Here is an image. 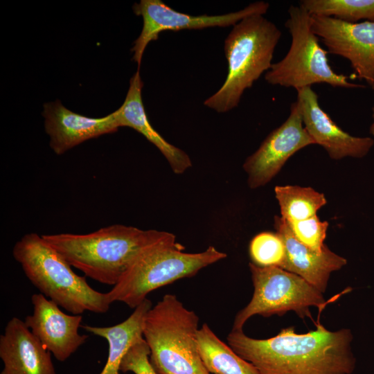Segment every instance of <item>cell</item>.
<instances>
[{
    "mask_svg": "<svg viewBox=\"0 0 374 374\" xmlns=\"http://www.w3.org/2000/svg\"><path fill=\"white\" fill-rule=\"evenodd\" d=\"M199 317L167 294L148 312L143 336L158 374H211L198 350Z\"/></svg>",
    "mask_w": 374,
    "mask_h": 374,
    "instance_id": "obj_6",
    "label": "cell"
},
{
    "mask_svg": "<svg viewBox=\"0 0 374 374\" xmlns=\"http://www.w3.org/2000/svg\"><path fill=\"white\" fill-rule=\"evenodd\" d=\"M226 339L260 374H352L355 368L348 328L331 331L319 323L316 330L297 334L290 326L265 339L231 330Z\"/></svg>",
    "mask_w": 374,
    "mask_h": 374,
    "instance_id": "obj_1",
    "label": "cell"
},
{
    "mask_svg": "<svg viewBox=\"0 0 374 374\" xmlns=\"http://www.w3.org/2000/svg\"><path fill=\"white\" fill-rule=\"evenodd\" d=\"M0 374H56L51 353L35 337L24 321L12 317L0 336Z\"/></svg>",
    "mask_w": 374,
    "mask_h": 374,
    "instance_id": "obj_16",
    "label": "cell"
},
{
    "mask_svg": "<svg viewBox=\"0 0 374 374\" xmlns=\"http://www.w3.org/2000/svg\"><path fill=\"white\" fill-rule=\"evenodd\" d=\"M139 69H137L130 80L123 103L114 112L117 124L119 127H129L141 134L161 152L172 171L181 175L191 167V160L187 153L165 140L150 124L143 103V82Z\"/></svg>",
    "mask_w": 374,
    "mask_h": 374,
    "instance_id": "obj_17",
    "label": "cell"
},
{
    "mask_svg": "<svg viewBox=\"0 0 374 374\" xmlns=\"http://www.w3.org/2000/svg\"><path fill=\"white\" fill-rule=\"evenodd\" d=\"M303 123L314 141L323 147L332 159L364 157L374 145L369 136H355L343 130L321 108L312 87L296 90Z\"/></svg>",
    "mask_w": 374,
    "mask_h": 374,
    "instance_id": "obj_13",
    "label": "cell"
},
{
    "mask_svg": "<svg viewBox=\"0 0 374 374\" xmlns=\"http://www.w3.org/2000/svg\"><path fill=\"white\" fill-rule=\"evenodd\" d=\"M252 263L260 267H281L285 258V247L276 232L265 231L255 235L249 244Z\"/></svg>",
    "mask_w": 374,
    "mask_h": 374,
    "instance_id": "obj_22",
    "label": "cell"
},
{
    "mask_svg": "<svg viewBox=\"0 0 374 374\" xmlns=\"http://www.w3.org/2000/svg\"><path fill=\"white\" fill-rule=\"evenodd\" d=\"M201 359L211 374H260L251 363L240 357L204 323L197 332Z\"/></svg>",
    "mask_w": 374,
    "mask_h": 374,
    "instance_id": "obj_19",
    "label": "cell"
},
{
    "mask_svg": "<svg viewBox=\"0 0 374 374\" xmlns=\"http://www.w3.org/2000/svg\"><path fill=\"white\" fill-rule=\"evenodd\" d=\"M285 26L291 35V45L285 56L272 64L265 79L270 84L298 90L325 83L334 87L359 88L349 77L336 73L330 66L328 52L320 44L311 26V15L300 5H292Z\"/></svg>",
    "mask_w": 374,
    "mask_h": 374,
    "instance_id": "obj_7",
    "label": "cell"
},
{
    "mask_svg": "<svg viewBox=\"0 0 374 374\" xmlns=\"http://www.w3.org/2000/svg\"><path fill=\"white\" fill-rule=\"evenodd\" d=\"M281 35L277 26L260 14L246 17L233 26L224 45L228 62L226 80L204 105L219 113L237 107L244 91L271 67Z\"/></svg>",
    "mask_w": 374,
    "mask_h": 374,
    "instance_id": "obj_5",
    "label": "cell"
},
{
    "mask_svg": "<svg viewBox=\"0 0 374 374\" xmlns=\"http://www.w3.org/2000/svg\"><path fill=\"white\" fill-rule=\"evenodd\" d=\"M274 193L280 206V217L287 222L315 216L317 211L327 204L323 193L311 187L276 186Z\"/></svg>",
    "mask_w": 374,
    "mask_h": 374,
    "instance_id": "obj_20",
    "label": "cell"
},
{
    "mask_svg": "<svg viewBox=\"0 0 374 374\" xmlns=\"http://www.w3.org/2000/svg\"><path fill=\"white\" fill-rule=\"evenodd\" d=\"M44 127L50 138V147L62 154L84 141L119 128L114 112L102 118H90L66 108L60 100L44 105Z\"/></svg>",
    "mask_w": 374,
    "mask_h": 374,
    "instance_id": "obj_14",
    "label": "cell"
},
{
    "mask_svg": "<svg viewBox=\"0 0 374 374\" xmlns=\"http://www.w3.org/2000/svg\"><path fill=\"white\" fill-rule=\"evenodd\" d=\"M374 90V88H373ZM372 118H373V123H371L370 128H369V132L370 134L374 136V105L372 107Z\"/></svg>",
    "mask_w": 374,
    "mask_h": 374,
    "instance_id": "obj_25",
    "label": "cell"
},
{
    "mask_svg": "<svg viewBox=\"0 0 374 374\" xmlns=\"http://www.w3.org/2000/svg\"><path fill=\"white\" fill-rule=\"evenodd\" d=\"M299 5L310 15L334 17L350 23L374 21V0H302Z\"/></svg>",
    "mask_w": 374,
    "mask_h": 374,
    "instance_id": "obj_21",
    "label": "cell"
},
{
    "mask_svg": "<svg viewBox=\"0 0 374 374\" xmlns=\"http://www.w3.org/2000/svg\"><path fill=\"white\" fill-rule=\"evenodd\" d=\"M166 233L112 224L85 234L62 233L42 236L86 277L114 286L136 256Z\"/></svg>",
    "mask_w": 374,
    "mask_h": 374,
    "instance_id": "obj_2",
    "label": "cell"
},
{
    "mask_svg": "<svg viewBox=\"0 0 374 374\" xmlns=\"http://www.w3.org/2000/svg\"><path fill=\"white\" fill-rule=\"evenodd\" d=\"M150 348L144 338L133 344L122 359L120 371L134 374H158L150 362Z\"/></svg>",
    "mask_w": 374,
    "mask_h": 374,
    "instance_id": "obj_24",
    "label": "cell"
},
{
    "mask_svg": "<svg viewBox=\"0 0 374 374\" xmlns=\"http://www.w3.org/2000/svg\"><path fill=\"white\" fill-rule=\"evenodd\" d=\"M269 7V3L259 1L234 12L194 16L176 11L161 0H141L133 6L134 13L143 18L141 34L131 49L134 53L133 60L140 68L145 48L150 42L157 40L163 31L234 26L246 17L256 14L265 15Z\"/></svg>",
    "mask_w": 374,
    "mask_h": 374,
    "instance_id": "obj_9",
    "label": "cell"
},
{
    "mask_svg": "<svg viewBox=\"0 0 374 374\" xmlns=\"http://www.w3.org/2000/svg\"><path fill=\"white\" fill-rule=\"evenodd\" d=\"M274 228L285 247V258L280 268L294 273L323 294L330 274L347 263L345 258L332 251L326 244L321 251H315L300 242L285 220L274 217Z\"/></svg>",
    "mask_w": 374,
    "mask_h": 374,
    "instance_id": "obj_15",
    "label": "cell"
},
{
    "mask_svg": "<svg viewBox=\"0 0 374 374\" xmlns=\"http://www.w3.org/2000/svg\"><path fill=\"white\" fill-rule=\"evenodd\" d=\"M12 256L41 294L72 314L85 311L102 314L109 310L107 293L96 291L84 276L75 274L42 235H23L15 244Z\"/></svg>",
    "mask_w": 374,
    "mask_h": 374,
    "instance_id": "obj_4",
    "label": "cell"
},
{
    "mask_svg": "<svg viewBox=\"0 0 374 374\" xmlns=\"http://www.w3.org/2000/svg\"><path fill=\"white\" fill-rule=\"evenodd\" d=\"M311 26L328 53L348 60L357 77L374 88V21L311 15Z\"/></svg>",
    "mask_w": 374,
    "mask_h": 374,
    "instance_id": "obj_11",
    "label": "cell"
},
{
    "mask_svg": "<svg viewBox=\"0 0 374 374\" xmlns=\"http://www.w3.org/2000/svg\"><path fill=\"white\" fill-rule=\"evenodd\" d=\"M31 302L33 312L26 317V325L57 360H66L89 337L78 332L82 316L64 313L41 293L33 294Z\"/></svg>",
    "mask_w": 374,
    "mask_h": 374,
    "instance_id": "obj_12",
    "label": "cell"
},
{
    "mask_svg": "<svg viewBox=\"0 0 374 374\" xmlns=\"http://www.w3.org/2000/svg\"><path fill=\"white\" fill-rule=\"evenodd\" d=\"M285 222L300 242L315 251H322L326 245L324 240L328 227L327 221H321L315 215L301 221Z\"/></svg>",
    "mask_w": 374,
    "mask_h": 374,
    "instance_id": "obj_23",
    "label": "cell"
},
{
    "mask_svg": "<svg viewBox=\"0 0 374 374\" xmlns=\"http://www.w3.org/2000/svg\"><path fill=\"white\" fill-rule=\"evenodd\" d=\"M253 285L249 303L236 314L232 330H242L253 316L269 317L295 312L301 318L311 317L310 308L323 309V294L301 276L278 267L249 264Z\"/></svg>",
    "mask_w": 374,
    "mask_h": 374,
    "instance_id": "obj_8",
    "label": "cell"
},
{
    "mask_svg": "<svg viewBox=\"0 0 374 374\" xmlns=\"http://www.w3.org/2000/svg\"><path fill=\"white\" fill-rule=\"evenodd\" d=\"M184 249L169 232L144 247L118 283L106 292L109 303L122 302L136 308L151 292L179 279L192 277L226 257L225 253L213 246L199 253H186Z\"/></svg>",
    "mask_w": 374,
    "mask_h": 374,
    "instance_id": "obj_3",
    "label": "cell"
},
{
    "mask_svg": "<svg viewBox=\"0 0 374 374\" xmlns=\"http://www.w3.org/2000/svg\"><path fill=\"white\" fill-rule=\"evenodd\" d=\"M314 141L304 127L296 101L292 103L287 118L271 132L259 148L243 163L250 188L269 183L296 152Z\"/></svg>",
    "mask_w": 374,
    "mask_h": 374,
    "instance_id": "obj_10",
    "label": "cell"
},
{
    "mask_svg": "<svg viewBox=\"0 0 374 374\" xmlns=\"http://www.w3.org/2000/svg\"><path fill=\"white\" fill-rule=\"evenodd\" d=\"M152 302L146 299L138 305L127 319L114 326L107 327L82 325V328L96 336L106 339L108 357L100 374H119L123 358L130 347L143 339L144 320Z\"/></svg>",
    "mask_w": 374,
    "mask_h": 374,
    "instance_id": "obj_18",
    "label": "cell"
}]
</instances>
